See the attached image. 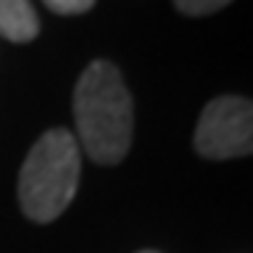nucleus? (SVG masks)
I'll use <instances>...</instances> for the list:
<instances>
[{
    "instance_id": "f03ea898",
    "label": "nucleus",
    "mask_w": 253,
    "mask_h": 253,
    "mask_svg": "<svg viewBox=\"0 0 253 253\" xmlns=\"http://www.w3.org/2000/svg\"><path fill=\"white\" fill-rule=\"evenodd\" d=\"M82 149L68 129H48L40 135L17 177V200L28 219L54 222L71 206L79 189Z\"/></svg>"
},
{
    "instance_id": "7ed1b4c3",
    "label": "nucleus",
    "mask_w": 253,
    "mask_h": 253,
    "mask_svg": "<svg viewBox=\"0 0 253 253\" xmlns=\"http://www.w3.org/2000/svg\"><path fill=\"white\" fill-rule=\"evenodd\" d=\"M194 152L208 161H228L253 152V104L242 96L208 101L194 129Z\"/></svg>"
},
{
    "instance_id": "f257e3e1",
    "label": "nucleus",
    "mask_w": 253,
    "mask_h": 253,
    "mask_svg": "<svg viewBox=\"0 0 253 253\" xmlns=\"http://www.w3.org/2000/svg\"><path fill=\"white\" fill-rule=\"evenodd\" d=\"M76 144L99 166H116L132 146V99L113 62L96 59L73 90Z\"/></svg>"
},
{
    "instance_id": "0eeeda50",
    "label": "nucleus",
    "mask_w": 253,
    "mask_h": 253,
    "mask_svg": "<svg viewBox=\"0 0 253 253\" xmlns=\"http://www.w3.org/2000/svg\"><path fill=\"white\" fill-rule=\"evenodd\" d=\"M138 253H158V251H138Z\"/></svg>"
},
{
    "instance_id": "20e7f679",
    "label": "nucleus",
    "mask_w": 253,
    "mask_h": 253,
    "mask_svg": "<svg viewBox=\"0 0 253 253\" xmlns=\"http://www.w3.org/2000/svg\"><path fill=\"white\" fill-rule=\"evenodd\" d=\"M37 34L40 17L31 0H0V37L9 42H31Z\"/></svg>"
},
{
    "instance_id": "423d86ee",
    "label": "nucleus",
    "mask_w": 253,
    "mask_h": 253,
    "mask_svg": "<svg viewBox=\"0 0 253 253\" xmlns=\"http://www.w3.org/2000/svg\"><path fill=\"white\" fill-rule=\"evenodd\" d=\"M48 9L54 11V14H65V17H71V14H84V11H90L96 6V0H42Z\"/></svg>"
},
{
    "instance_id": "39448f33",
    "label": "nucleus",
    "mask_w": 253,
    "mask_h": 253,
    "mask_svg": "<svg viewBox=\"0 0 253 253\" xmlns=\"http://www.w3.org/2000/svg\"><path fill=\"white\" fill-rule=\"evenodd\" d=\"M231 0H174V6L180 14L186 17H206V14H214V11L225 9Z\"/></svg>"
}]
</instances>
